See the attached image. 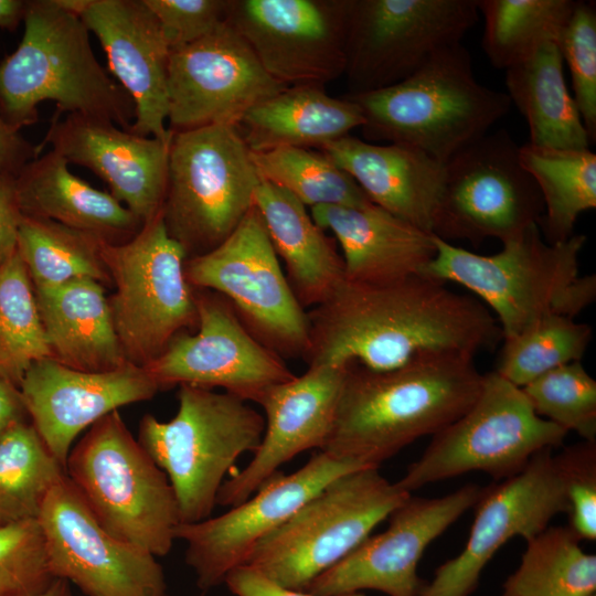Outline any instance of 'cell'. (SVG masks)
Here are the masks:
<instances>
[{"instance_id": "6da1fadb", "label": "cell", "mask_w": 596, "mask_h": 596, "mask_svg": "<svg viewBox=\"0 0 596 596\" xmlns=\"http://www.w3.org/2000/svg\"><path fill=\"white\" fill-rule=\"evenodd\" d=\"M308 318V366L383 372L440 355L475 358L502 339L481 301L426 274L386 284L343 279Z\"/></svg>"}, {"instance_id": "7a4b0ae2", "label": "cell", "mask_w": 596, "mask_h": 596, "mask_svg": "<svg viewBox=\"0 0 596 596\" xmlns=\"http://www.w3.org/2000/svg\"><path fill=\"white\" fill-rule=\"evenodd\" d=\"M482 379L473 358L465 355L424 359L383 372L350 365L322 450L379 468L460 417L479 395Z\"/></svg>"}, {"instance_id": "3957f363", "label": "cell", "mask_w": 596, "mask_h": 596, "mask_svg": "<svg viewBox=\"0 0 596 596\" xmlns=\"http://www.w3.org/2000/svg\"><path fill=\"white\" fill-rule=\"evenodd\" d=\"M24 32L0 63V113L19 131L38 120V105L51 100L57 114L109 120L128 130L135 120L129 94L97 61L88 29L60 0L26 2Z\"/></svg>"}, {"instance_id": "277c9868", "label": "cell", "mask_w": 596, "mask_h": 596, "mask_svg": "<svg viewBox=\"0 0 596 596\" xmlns=\"http://www.w3.org/2000/svg\"><path fill=\"white\" fill-rule=\"evenodd\" d=\"M436 253L425 274L466 287L494 313L502 340L549 316L575 318L596 298L595 275L579 274L584 234L547 243L532 224L480 255L434 235Z\"/></svg>"}, {"instance_id": "5b68a950", "label": "cell", "mask_w": 596, "mask_h": 596, "mask_svg": "<svg viewBox=\"0 0 596 596\" xmlns=\"http://www.w3.org/2000/svg\"><path fill=\"white\" fill-rule=\"evenodd\" d=\"M345 97L362 110L366 136L416 148L443 163L488 134L512 105L505 93L476 78L462 43L394 85Z\"/></svg>"}, {"instance_id": "8992f818", "label": "cell", "mask_w": 596, "mask_h": 596, "mask_svg": "<svg viewBox=\"0 0 596 596\" xmlns=\"http://www.w3.org/2000/svg\"><path fill=\"white\" fill-rule=\"evenodd\" d=\"M178 402L168 422L145 415L138 441L168 477L180 522L194 523L210 518L236 460L257 449L265 418L240 397L192 385H180Z\"/></svg>"}, {"instance_id": "52a82bcc", "label": "cell", "mask_w": 596, "mask_h": 596, "mask_svg": "<svg viewBox=\"0 0 596 596\" xmlns=\"http://www.w3.org/2000/svg\"><path fill=\"white\" fill-rule=\"evenodd\" d=\"M65 472L107 532L156 557L170 552L181 523L174 491L118 411L89 427Z\"/></svg>"}, {"instance_id": "ba28073f", "label": "cell", "mask_w": 596, "mask_h": 596, "mask_svg": "<svg viewBox=\"0 0 596 596\" xmlns=\"http://www.w3.org/2000/svg\"><path fill=\"white\" fill-rule=\"evenodd\" d=\"M409 492L379 468L347 472L322 488L264 536L246 563L286 588L305 590L401 505Z\"/></svg>"}, {"instance_id": "9c48e42d", "label": "cell", "mask_w": 596, "mask_h": 596, "mask_svg": "<svg viewBox=\"0 0 596 596\" xmlns=\"http://www.w3.org/2000/svg\"><path fill=\"white\" fill-rule=\"evenodd\" d=\"M260 182L237 126L173 132L161 209L169 235L188 258L214 249L254 206Z\"/></svg>"}, {"instance_id": "30bf717a", "label": "cell", "mask_w": 596, "mask_h": 596, "mask_svg": "<svg viewBox=\"0 0 596 596\" xmlns=\"http://www.w3.org/2000/svg\"><path fill=\"white\" fill-rule=\"evenodd\" d=\"M102 256L116 291L108 299L127 361L145 368L180 332L198 327L187 254L166 227L161 211L128 241H103Z\"/></svg>"}, {"instance_id": "8fae6325", "label": "cell", "mask_w": 596, "mask_h": 596, "mask_svg": "<svg viewBox=\"0 0 596 596\" xmlns=\"http://www.w3.org/2000/svg\"><path fill=\"white\" fill-rule=\"evenodd\" d=\"M567 432L540 417L522 389L496 371L483 374L471 406L433 436L396 482L412 492L428 483L483 471L494 479L519 473L531 458L563 444Z\"/></svg>"}, {"instance_id": "7c38bea8", "label": "cell", "mask_w": 596, "mask_h": 596, "mask_svg": "<svg viewBox=\"0 0 596 596\" xmlns=\"http://www.w3.org/2000/svg\"><path fill=\"white\" fill-rule=\"evenodd\" d=\"M184 269L192 288L226 298L257 341L283 359H304L308 312L289 286L255 205L223 243L187 258Z\"/></svg>"}, {"instance_id": "4fadbf2b", "label": "cell", "mask_w": 596, "mask_h": 596, "mask_svg": "<svg viewBox=\"0 0 596 596\" xmlns=\"http://www.w3.org/2000/svg\"><path fill=\"white\" fill-rule=\"evenodd\" d=\"M477 0H351L344 74L350 94L394 85L461 43Z\"/></svg>"}, {"instance_id": "5bb4252c", "label": "cell", "mask_w": 596, "mask_h": 596, "mask_svg": "<svg viewBox=\"0 0 596 596\" xmlns=\"http://www.w3.org/2000/svg\"><path fill=\"white\" fill-rule=\"evenodd\" d=\"M543 214L540 191L504 129L488 132L445 163V179L432 233L479 245L518 235Z\"/></svg>"}, {"instance_id": "9a60e30c", "label": "cell", "mask_w": 596, "mask_h": 596, "mask_svg": "<svg viewBox=\"0 0 596 596\" xmlns=\"http://www.w3.org/2000/svg\"><path fill=\"white\" fill-rule=\"evenodd\" d=\"M194 298L196 333H178L162 354L145 366L159 389L221 387L258 404L272 387L295 376L283 358L248 332L226 298L204 289H194Z\"/></svg>"}, {"instance_id": "2e32d148", "label": "cell", "mask_w": 596, "mask_h": 596, "mask_svg": "<svg viewBox=\"0 0 596 596\" xmlns=\"http://www.w3.org/2000/svg\"><path fill=\"white\" fill-rule=\"evenodd\" d=\"M38 522L51 573L84 595L167 594L164 572L156 556L107 532L66 476L50 491Z\"/></svg>"}, {"instance_id": "e0dca14e", "label": "cell", "mask_w": 596, "mask_h": 596, "mask_svg": "<svg viewBox=\"0 0 596 596\" xmlns=\"http://www.w3.org/2000/svg\"><path fill=\"white\" fill-rule=\"evenodd\" d=\"M351 0H231L228 23L286 86L344 74Z\"/></svg>"}, {"instance_id": "ac0fdd59", "label": "cell", "mask_w": 596, "mask_h": 596, "mask_svg": "<svg viewBox=\"0 0 596 596\" xmlns=\"http://www.w3.org/2000/svg\"><path fill=\"white\" fill-rule=\"evenodd\" d=\"M365 468L319 450L298 470L279 471L248 499L227 512L194 523H180L175 540L187 544L185 563L206 592L244 565L254 546L288 520L304 503L336 478Z\"/></svg>"}, {"instance_id": "d6986e66", "label": "cell", "mask_w": 596, "mask_h": 596, "mask_svg": "<svg viewBox=\"0 0 596 596\" xmlns=\"http://www.w3.org/2000/svg\"><path fill=\"white\" fill-rule=\"evenodd\" d=\"M483 489L470 483L440 498L411 494L389 515L385 531L369 535L305 590L317 596H340L364 589L389 596H423L427 582L418 576L417 566L425 550L476 505Z\"/></svg>"}, {"instance_id": "ffe728a7", "label": "cell", "mask_w": 596, "mask_h": 596, "mask_svg": "<svg viewBox=\"0 0 596 596\" xmlns=\"http://www.w3.org/2000/svg\"><path fill=\"white\" fill-rule=\"evenodd\" d=\"M288 86L274 79L228 21L172 49L168 66L169 130L237 126L254 106Z\"/></svg>"}, {"instance_id": "44dd1931", "label": "cell", "mask_w": 596, "mask_h": 596, "mask_svg": "<svg viewBox=\"0 0 596 596\" xmlns=\"http://www.w3.org/2000/svg\"><path fill=\"white\" fill-rule=\"evenodd\" d=\"M553 449L534 455L517 475L483 489L464 550L441 564L423 596H469L494 553L513 536L528 541L568 510Z\"/></svg>"}, {"instance_id": "7402d4cb", "label": "cell", "mask_w": 596, "mask_h": 596, "mask_svg": "<svg viewBox=\"0 0 596 596\" xmlns=\"http://www.w3.org/2000/svg\"><path fill=\"white\" fill-rule=\"evenodd\" d=\"M103 46L109 70L135 105L130 132L169 140L170 45L143 0H60Z\"/></svg>"}, {"instance_id": "603a6c76", "label": "cell", "mask_w": 596, "mask_h": 596, "mask_svg": "<svg viewBox=\"0 0 596 596\" xmlns=\"http://www.w3.org/2000/svg\"><path fill=\"white\" fill-rule=\"evenodd\" d=\"M159 386L145 368L106 372L68 368L52 358L33 363L19 391L32 425L64 467L75 438L119 407L150 400Z\"/></svg>"}, {"instance_id": "cb8c5ba5", "label": "cell", "mask_w": 596, "mask_h": 596, "mask_svg": "<svg viewBox=\"0 0 596 596\" xmlns=\"http://www.w3.org/2000/svg\"><path fill=\"white\" fill-rule=\"evenodd\" d=\"M348 368L308 366L262 397L265 430L260 444L248 465L224 480L216 504L234 507L245 501L295 456L324 448Z\"/></svg>"}, {"instance_id": "d4e9b609", "label": "cell", "mask_w": 596, "mask_h": 596, "mask_svg": "<svg viewBox=\"0 0 596 596\" xmlns=\"http://www.w3.org/2000/svg\"><path fill=\"white\" fill-rule=\"evenodd\" d=\"M171 140L139 136L97 117L66 114L61 119L55 113L36 149L40 153L49 143L68 163L91 169L145 223L163 205Z\"/></svg>"}, {"instance_id": "484cf974", "label": "cell", "mask_w": 596, "mask_h": 596, "mask_svg": "<svg viewBox=\"0 0 596 596\" xmlns=\"http://www.w3.org/2000/svg\"><path fill=\"white\" fill-rule=\"evenodd\" d=\"M310 213L319 227L333 233L344 279L353 283L386 284L425 274L436 253L434 234L373 203L318 205Z\"/></svg>"}, {"instance_id": "4316f807", "label": "cell", "mask_w": 596, "mask_h": 596, "mask_svg": "<svg viewBox=\"0 0 596 596\" xmlns=\"http://www.w3.org/2000/svg\"><path fill=\"white\" fill-rule=\"evenodd\" d=\"M320 149L373 204L432 233L445 163L413 147L374 145L350 135Z\"/></svg>"}, {"instance_id": "83f0119b", "label": "cell", "mask_w": 596, "mask_h": 596, "mask_svg": "<svg viewBox=\"0 0 596 596\" xmlns=\"http://www.w3.org/2000/svg\"><path fill=\"white\" fill-rule=\"evenodd\" d=\"M54 150L28 162L14 178L23 216L51 220L108 243L131 238L142 222L110 192L73 174Z\"/></svg>"}, {"instance_id": "f1b7e54d", "label": "cell", "mask_w": 596, "mask_h": 596, "mask_svg": "<svg viewBox=\"0 0 596 596\" xmlns=\"http://www.w3.org/2000/svg\"><path fill=\"white\" fill-rule=\"evenodd\" d=\"M34 292L52 359L87 372L113 371L129 363L99 281L74 279Z\"/></svg>"}, {"instance_id": "f546056e", "label": "cell", "mask_w": 596, "mask_h": 596, "mask_svg": "<svg viewBox=\"0 0 596 596\" xmlns=\"http://www.w3.org/2000/svg\"><path fill=\"white\" fill-rule=\"evenodd\" d=\"M254 205L300 306L315 308L326 301L344 279L334 241L316 224L305 204L272 183L262 180Z\"/></svg>"}, {"instance_id": "4dcf8cb0", "label": "cell", "mask_w": 596, "mask_h": 596, "mask_svg": "<svg viewBox=\"0 0 596 596\" xmlns=\"http://www.w3.org/2000/svg\"><path fill=\"white\" fill-rule=\"evenodd\" d=\"M365 124L360 107L334 98L320 85L289 86L251 108L237 128L252 152L323 146Z\"/></svg>"}, {"instance_id": "1f68e13d", "label": "cell", "mask_w": 596, "mask_h": 596, "mask_svg": "<svg viewBox=\"0 0 596 596\" xmlns=\"http://www.w3.org/2000/svg\"><path fill=\"white\" fill-rule=\"evenodd\" d=\"M507 95L525 118L529 143L560 149H589L584 126L564 77L556 43H545L505 70Z\"/></svg>"}, {"instance_id": "d6a6232c", "label": "cell", "mask_w": 596, "mask_h": 596, "mask_svg": "<svg viewBox=\"0 0 596 596\" xmlns=\"http://www.w3.org/2000/svg\"><path fill=\"white\" fill-rule=\"evenodd\" d=\"M519 159L543 202L539 227L547 243L574 234L578 216L596 207V155L589 149H560L524 143Z\"/></svg>"}, {"instance_id": "836d02e7", "label": "cell", "mask_w": 596, "mask_h": 596, "mask_svg": "<svg viewBox=\"0 0 596 596\" xmlns=\"http://www.w3.org/2000/svg\"><path fill=\"white\" fill-rule=\"evenodd\" d=\"M573 0H477L483 18L482 47L500 70L524 61L545 43L560 44Z\"/></svg>"}, {"instance_id": "e575fe53", "label": "cell", "mask_w": 596, "mask_h": 596, "mask_svg": "<svg viewBox=\"0 0 596 596\" xmlns=\"http://www.w3.org/2000/svg\"><path fill=\"white\" fill-rule=\"evenodd\" d=\"M568 526H547L528 541L502 596H596V556Z\"/></svg>"}, {"instance_id": "d590c367", "label": "cell", "mask_w": 596, "mask_h": 596, "mask_svg": "<svg viewBox=\"0 0 596 596\" xmlns=\"http://www.w3.org/2000/svg\"><path fill=\"white\" fill-rule=\"evenodd\" d=\"M103 240L57 222L23 216L17 251L34 289L91 278L106 281L109 274L102 256Z\"/></svg>"}, {"instance_id": "8d00e7d4", "label": "cell", "mask_w": 596, "mask_h": 596, "mask_svg": "<svg viewBox=\"0 0 596 596\" xmlns=\"http://www.w3.org/2000/svg\"><path fill=\"white\" fill-rule=\"evenodd\" d=\"M65 476L32 424L13 425L0 438V526L38 520L50 491Z\"/></svg>"}, {"instance_id": "74e56055", "label": "cell", "mask_w": 596, "mask_h": 596, "mask_svg": "<svg viewBox=\"0 0 596 596\" xmlns=\"http://www.w3.org/2000/svg\"><path fill=\"white\" fill-rule=\"evenodd\" d=\"M52 358L36 297L18 251L0 264V376L19 387L30 366Z\"/></svg>"}, {"instance_id": "f35d334b", "label": "cell", "mask_w": 596, "mask_h": 596, "mask_svg": "<svg viewBox=\"0 0 596 596\" xmlns=\"http://www.w3.org/2000/svg\"><path fill=\"white\" fill-rule=\"evenodd\" d=\"M263 181L297 198L306 206H363L372 203L359 184L323 152L281 147L252 152Z\"/></svg>"}, {"instance_id": "ab89813d", "label": "cell", "mask_w": 596, "mask_h": 596, "mask_svg": "<svg viewBox=\"0 0 596 596\" xmlns=\"http://www.w3.org/2000/svg\"><path fill=\"white\" fill-rule=\"evenodd\" d=\"M592 336L590 326L574 318L544 317L519 334L503 339L496 372L523 387L553 369L581 361Z\"/></svg>"}, {"instance_id": "60d3db41", "label": "cell", "mask_w": 596, "mask_h": 596, "mask_svg": "<svg viewBox=\"0 0 596 596\" xmlns=\"http://www.w3.org/2000/svg\"><path fill=\"white\" fill-rule=\"evenodd\" d=\"M521 389L540 417L596 441V381L581 361L553 369Z\"/></svg>"}, {"instance_id": "b9f144b4", "label": "cell", "mask_w": 596, "mask_h": 596, "mask_svg": "<svg viewBox=\"0 0 596 596\" xmlns=\"http://www.w3.org/2000/svg\"><path fill=\"white\" fill-rule=\"evenodd\" d=\"M55 579L38 520L0 526V596H35Z\"/></svg>"}, {"instance_id": "7bdbcfd3", "label": "cell", "mask_w": 596, "mask_h": 596, "mask_svg": "<svg viewBox=\"0 0 596 596\" xmlns=\"http://www.w3.org/2000/svg\"><path fill=\"white\" fill-rule=\"evenodd\" d=\"M563 61L570 70L573 98L584 126L596 138V7L576 1L560 41Z\"/></svg>"}, {"instance_id": "ee69618b", "label": "cell", "mask_w": 596, "mask_h": 596, "mask_svg": "<svg viewBox=\"0 0 596 596\" xmlns=\"http://www.w3.org/2000/svg\"><path fill=\"white\" fill-rule=\"evenodd\" d=\"M568 503V528L579 540L596 539V441L565 448L556 455Z\"/></svg>"}, {"instance_id": "f6af8a7d", "label": "cell", "mask_w": 596, "mask_h": 596, "mask_svg": "<svg viewBox=\"0 0 596 596\" xmlns=\"http://www.w3.org/2000/svg\"><path fill=\"white\" fill-rule=\"evenodd\" d=\"M158 20L170 49L191 44L228 20L231 0H143Z\"/></svg>"}, {"instance_id": "bcb514c9", "label": "cell", "mask_w": 596, "mask_h": 596, "mask_svg": "<svg viewBox=\"0 0 596 596\" xmlns=\"http://www.w3.org/2000/svg\"><path fill=\"white\" fill-rule=\"evenodd\" d=\"M224 583L235 596H317L306 590L286 588L248 565L232 570ZM340 596H366L362 592Z\"/></svg>"}, {"instance_id": "7dc6e473", "label": "cell", "mask_w": 596, "mask_h": 596, "mask_svg": "<svg viewBox=\"0 0 596 596\" xmlns=\"http://www.w3.org/2000/svg\"><path fill=\"white\" fill-rule=\"evenodd\" d=\"M14 178L0 173V264L17 252L18 233L23 217L15 194Z\"/></svg>"}, {"instance_id": "c3c4849f", "label": "cell", "mask_w": 596, "mask_h": 596, "mask_svg": "<svg viewBox=\"0 0 596 596\" xmlns=\"http://www.w3.org/2000/svg\"><path fill=\"white\" fill-rule=\"evenodd\" d=\"M38 156L36 147L28 143L19 131L10 127L0 113V173L17 177Z\"/></svg>"}, {"instance_id": "681fc988", "label": "cell", "mask_w": 596, "mask_h": 596, "mask_svg": "<svg viewBox=\"0 0 596 596\" xmlns=\"http://www.w3.org/2000/svg\"><path fill=\"white\" fill-rule=\"evenodd\" d=\"M26 414L19 387L0 376V438Z\"/></svg>"}, {"instance_id": "f907efd6", "label": "cell", "mask_w": 596, "mask_h": 596, "mask_svg": "<svg viewBox=\"0 0 596 596\" xmlns=\"http://www.w3.org/2000/svg\"><path fill=\"white\" fill-rule=\"evenodd\" d=\"M28 1L0 0V28L15 30L24 18Z\"/></svg>"}, {"instance_id": "816d5d0a", "label": "cell", "mask_w": 596, "mask_h": 596, "mask_svg": "<svg viewBox=\"0 0 596 596\" xmlns=\"http://www.w3.org/2000/svg\"><path fill=\"white\" fill-rule=\"evenodd\" d=\"M35 596H72L71 584L56 578L47 589Z\"/></svg>"}, {"instance_id": "f5cc1de1", "label": "cell", "mask_w": 596, "mask_h": 596, "mask_svg": "<svg viewBox=\"0 0 596 596\" xmlns=\"http://www.w3.org/2000/svg\"><path fill=\"white\" fill-rule=\"evenodd\" d=\"M163 596H171V595L166 594V595H163Z\"/></svg>"}]
</instances>
